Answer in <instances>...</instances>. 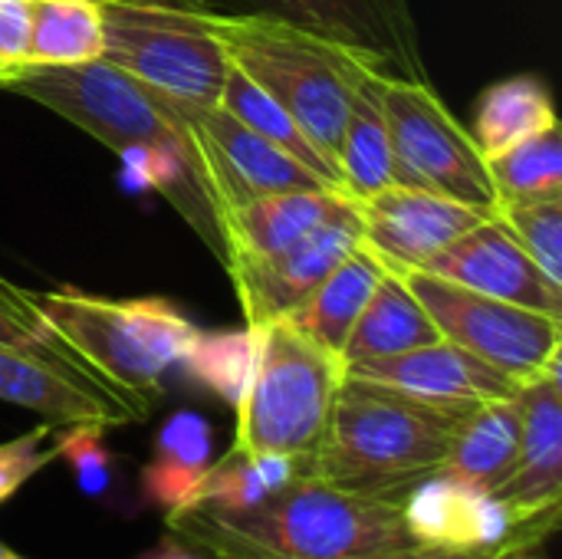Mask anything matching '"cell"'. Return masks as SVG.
Returning a JSON list of instances; mask_svg holds the SVG:
<instances>
[{
  "label": "cell",
  "mask_w": 562,
  "mask_h": 559,
  "mask_svg": "<svg viewBox=\"0 0 562 559\" xmlns=\"http://www.w3.org/2000/svg\"><path fill=\"white\" fill-rule=\"evenodd\" d=\"M211 425L198 412H175L161 425L151 461L142 471L145 497L165 511L181 507L211 468Z\"/></svg>",
  "instance_id": "cb8c5ba5"
},
{
  "label": "cell",
  "mask_w": 562,
  "mask_h": 559,
  "mask_svg": "<svg viewBox=\"0 0 562 559\" xmlns=\"http://www.w3.org/2000/svg\"><path fill=\"white\" fill-rule=\"evenodd\" d=\"M494 497L524 517L562 507V362L520 385V455Z\"/></svg>",
  "instance_id": "e0dca14e"
},
{
  "label": "cell",
  "mask_w": 562,
  "mask_h": 559,
  "mask_svg": "<svg viewBox=\"0 0 562 559\" xmlns=\"http://www.w3.org/2000/svg\"><path fill=\"white\" fill-rule=\"evenodd\" d=\"M385 260L362 241L352 254H346V260L283 320H290L300 333H306L313 343H319L323 349L342 356V346L356 326V320L362 316L372 290L379 287V280L385 277Z\"/></svg>",
  "instance_id": "ffe728a7"
},
{
  "label": "cell",
  "mask_w": 562,
  "mask_h": 559,
  "mask_svg": "<svg viewBox=\"0 0 562 559\" xmlns=\"http://www.w3.org/2000/svg\"><path fill=\"white\" fill-rule=\"evenodd\" d=\"M336 165L342 191L356 201L392 185V138L382 105V69L366 59H356L352 69V102Z\"/></svg>",
  "instance_id": "d6986e66"
},
{
  "label": "cell",
  "mask_w": 562,
  "mask_h": 559,
  "mask_svg": "<svg viewBox=\"0 0 562 559\" xmlns=\"http://www.w3.org/2000/svg\"><path fill=\"white\" fill-rule=\"evenodd\" d=\"M99 3H102V0H99Z\"/></svg>",
  "instance_id": "74e56055"
},
{
  "label": "cell",
  "mask_w": 562,
  "mask_h": 559,
  "mask_svg": "<svg viewBox=\"0 0 562 559\" xmlns=\"http://www.w3.org/2000/svg\"><path fill=\"white\" fill-rule=\"evenodd\" d=\"M49 329L99 379L148 415L165 376L181 366L198 326L168 297H99L59 287L36 297Z\"/></svg>",
  "instance_id": "3957f363"
},
{
  "label": "cell",
  "mask_w": 562,
  "mask_h": 559,
  "mask_svg": "<svg viewBox=\"0 0 562 559\" xmlns=\"http://www.w3.org/2000/svg\"><path fill=\"white\" fill-rule=\"evenodd\" d=\"M33 0H0V72L30 59Z\"/></svg>",
  "instance_id": "836d02e7"
},
{
  "label": "cell",
  "mask_w": 562,
  "mask_h": 559,
  "mask_svg": "<svg viewBox=\"0 0 562 559\" xmlns=\"http://www.w3.org/2000/svg\"><path fill=\"white\" fill-rule=\"evenodd\" d=\"M102 425H66L59 428V458L72 465L76 484L86 497H105L115 481V461L105 448Z\"/></svg>",
  "instance_id": "1f68e13d"
},
{
  "label": "cell",
  "mask_w": 562,
  "mask_h": 559,
  "mask_svg": "<svg viewBox=\"0 0 562 559\" xmlns=\"http://www.w3.org/2000/svg\"><path fill=\"white\" fill-rule=\"evenodd\" d=\"M517 455H520V392L514 399L477 405L458 428L441 471L481 494H494L510 478Z\"/></svg>",
  "instance_id": "7402d4cb"
},
{
  "label": "cell",
  "mask_w": 562,
  "mask_h": 559,
  "mask_svg": "<svg viewBox=\"0 0 562 559\" xmlns=\"http://www.w3.org/2000/svg\"><path fill=\"white\" fill-rule=\"evenodd\" d=\"M352 194L342 188H296L254 198L217 217L224 244V270L237 264H257L286 254L306 234H313L333 211Z\"/></svg>",
  "instance_id": "ac0fdd59"
},
{
  "label": "cell",
  "mask_w": 562,
  "mask_h": 559,
  "mask_svg": "<svg viewBox=\"0 0 562 559\" xmlns=\"http://www.w3.org/2000/svg\"><path fill=\"white\" fill-rule=\"evenodd\" d=\"M441 339L468 349L517 382H530L562 359V320L464 290L425 270L405 273Z\"/></svg>",
  "instance_id": "9c48e42d"
},
{
  "label": "cell",
  "mask_w": 562,
  "mask_h": 559,
  "mask_svg": "<svg viewBox=\"0 0 562 559\" xmlns=\"http://www.w3.org/2000/svg\"><path fill=\"white\" fill-rule=\"evenodd\" d=\"M494 217L514 234L540 273L562 287V194L533 201H501Z\"/></svg>",
  "instance_id": "f546056e"
},
{
  "label": "cell",
  "mask_w": 562,
  "mask_h": 559,
  "mask_svg": "<svg viewBox=\"0 0 562 559\" xmlns=\"http://www.w3.org/2000/svg\"><path fill=\"white\" fill-rule=\"evenodd\" d=\"M207 23L231 66L277 99L300 122L316 152L339 171V138L352 102V69L359 56L270 20L207 13Z\"/></svg>",
  "instance_id": "8992f818"
},
{
  "label": "cell",
  "mask_w": 562,
  "mask_h": 559,
  "mask_svg": "<svg viewBox=\"0 0 562 559\" xmlns=\"http://www.w3.org/2000/svg\"><path fill=\"white\" fill-rule=\"evenodd\" d=\"M352 559H520L514 547H431V544H402Z\"/></svg>",
  "instance_id": "e575fe53"
},
{
  "label": "cell",
  "mask_w": 562,
  "mask_h": 559,
  "mask_svg": "<svg viewBox=\"0 0 562 559\" xmlns=\"http://www.w3.org/2000/svg\"><path fill=\"white\" fill-rule=\"evenodd\" d=\"M346 372L356 379H369V382L418 395V399L458 402V405H484L497 399H514L524 385L448 339H438V343H428L398 356H385V359L352 362L346 366Z\"/></svg>",
  "instance_id": "2e32d148"
},
{
  "label": "cell",
  "mask_w": 562,
  "mask_h": 559,
  "mask_svg": "<svg viewBox=\"0 0 562 559\" xmlns=\"http://www.w3.org/2000/svg\"><path fill=\"white\" fill-rule=\"evenodd\" d=\"M138 559H214L207 550H201V547H194V544H188V540H181V537H175V534H168L158 547H151L148 554H142Z\"/></svg>",
  "instance_id": "d590c367"
},
{
  "label": "cell",
  "mask_w": 562,
  "mask_h": 559,
  "mask_svg": "<svg viewBox=\"0 0 562 559\" xmlns=\"http://www.w3.org/2000/svg\"><path fill=\"white\" fill-rule=\"evenodd\" d=\"M102 56L184 109L221 99L231 59L188 0H102Z\"/></svg>",
  "instance_id": "52a82bcc"
},
{
  "label": "cell",
  "mask_w": 562,
  "mask_h": 559,
  "mask_svg": "<svg viewBox=\"0 0 562 559\" xmlns=\"http://www.w3.org/2000/svg\"><path fill=\"white\" fill-rule=\"evenodd\" d=\"M0 92L46 105L115 155L132 148H161L198 165V148L191 138L194 109L165 99L105 59L20 63L0 72Z\"/></svg>",
  "instance_id": "277c9868"
},
{
  "label": "cell",
  "mask_w": 562,
  "mask_h": 559,
  "mask_svg": "<svg viewBox=\"0 0 562 559\" xmlns=\"http://www.w3.org/2000/svg\"><path fill=\"white\" fill-rule=\"evenodd\" d=\"M254 359H257V333L250 326L221 329V333L198 329L181 366L188 369V376H194L204 389H211L237 412L254 376Z\"/></svg>",
  "instance_id": "f1b7e54d"
},
{
  "label": "cell",
  "mask_w": 562,
  "mask_h": 559,
  "mask_svg": "<svg viewBox=\"0 0 562 559\" xmlns=\"http://www.w3.org/2000/svg\"><path fill=\"white\" fill-rule=\"evenodd\" d=\"M165 527L214 559H352L415 544L405 530L402 501L346 491L310 474L237 511L171 507Z\"/></svg>",
  "instance_id": "6da1fadb"
},
{
  "label": "cell",
  "mask_w": 562,
  "mask_h": 559,
  "mask_svg": "<svg viewBox=\"0 0 562 559\" xmlns=\"http://www.w3.org/2000/svg\"><path fill=\"white\" fill-rule=\"evenodd\" d=\"M303 474V465L283 455H247V451H227L221 461H211L198 488L184 504H214V507H250L273 491L286 488Z\"/></svg>",
  "instance_id": "484cf974"
},
{
  "label": "cell",
  "mask_w": 562,
  "mask_h": 559,
  "mask_svg": "<svg viewBox=\"0 0 562 559\" xmlns=\"http://www.w3.org/2000/svg\"><path fill=\"white\" fill-rule=\"evenodd\" d=\"M0 402L36 412L49 425H102L119 428L142 422L145 412L135 409L122 392L99 379L89 366L69 356L3 346L0 343Z\"/></svg>",
  "instance_id": "7c38bea8"
},
{
  "label": "cell",
  "mask_w": 562,
  "mask_h": 559,
  "mask_svg": "<svg viewBox=\"0 0 562 559\" xmlns=\"http://www.w3.org/2000/svg\"><path fill=\"white\" fill-rule=\"evenodd\" d=\"M362 241L385 260L389 270L408 273L422 270L435 254L481 224L484 211L445 198L438 191L385 185L375 194L359 201Z\"/></svg>",
  "instance_id": "5bb4252c"
},
{
  "label": "cell",
  "mask_w": 562,
  "mask_h": 559,
  "mask_svg": "<svg viewBox=\"0 0 562 559\" xmlns=\"http://www.w3.org/2000/svg\"><path fill=\"white\" fill-rule=\"evenodd\" d=\"M382 105L389 119L395 185L438 191L484 214L497 211L501 198L484 152L428 79L382 72Z\"/></svg>",
  "instance_id": "ba28073f"
},
{
  "label": "cell",
  "mask_w": 562,
  "mask_h": 559,
  "mask_svg": "<svg viewBox=\"0 0 562 559\" xmlns=\"http://www.w3.org/2000/svg\"><path fill=\"white\" fill-rule=\"evenodd\" d=\"M59 458V425H36L20 438L0 445V504L10 501L30 478Z\"/></svg>",
  "instance_id": "d6a6232c"
},
{
  "label": "cell",
  "mask_w": 562,
  "mask_h": 559,
  "mask_svg": "<svg viewBox=\"0 0 562 559\" xmlns=\"http://www.w3.org/2000/svg\"><path fill=\"white\" fill-rule=\"evenodd\" d=\"M359 244H362L359 201L346 198L329 221H323L286 254L231 267L227 277L237 290L247 326L260 329L270 320L290 316Z\"/></svg>",
  "instance_id": "4fadbf2b"
},
{
  "label": "cell",
  "mask_w": 562,
  "mask_h": 559,
  "mask_svg": "<svg viewBox=\"0 0 562 559\" xmlns=\"http://www.w3.org/2000/svg\"><path fill=\"white\" fill-rule=\"evenodd\" d=\"M474 409L418 399L346 372L306 474L346 491L402 501L441 471L458 428Z\"/></svg>",
  "instance_id": "7a4b0ae2"
},
{
  "label": "cell",
  "mask_w": 562,
  "mask_h": 559,
  "mask_svg": "<svg viewBox=\"0 0 562 559\" xmlns=\"http://www.w3.org/2000/svg\"><path fill=\"white\" fill-rule=\"evenodd\" d=\"M0 343L3 346H23V349H43V353L76 359V353L43 320L36 293L23 290L20 283H13L7 277H0Z\"/></svg>",
  "instance_id": "4dcf8cb0"
},
{
  "label": "cell",
  "mask_w": 562,
  "mask_h": 559,
  "mask_svg": "<svg viewBox=\"0 0 562 559\" xmlns=\"http://www.w3.org/2000/svg\"><path fill=\"white\" fill-rule=\"evenodd\" d=\"M553 125H560V119L547 82L533 72H517L481 92L471 135L484 158H491Z\"/></svg>",
  "instance_id": "603a6c76"
},
{
  "label": "cell",
  "mask_w": 562,
  "mask_h": 559,
  "mask_svg": "<svg viewBox=\"0 0 562 559\" xmlns=\"http://www.w3.org/2000/svg\"><path fill=\"white\" fill-rule=\"evenodd\" d=\"M491 181L501 201H533L562 194L560 125L543 128L487 158Z\"/></svg>",
  "instance_id": "83f0119b"
},
{
  "label": "cell",
  "mask_w": 562,
  "mask_h": 559,
  "mask_svg": "<svg viewBox=\"0 0 562 559\" xmlns=\"http://www.w3.org/2000/svg\"><path fill=\"white\" fill-rule=\"evenodd\" d=\"M102 56L99 0H33L26 63H89Z\"/></svg>",
  "instance_id": "4316f807"
},
{
  "label": "cell",
  "mask_w": 562,
  "mask_h": 559,
  "mask_svg": "<svg viewBox=\"0 0 562 559\" xmlns=\"http://www.w3.org/2000/svg\"><path fill=\"white\" fill-rule=\"evenodd\" d=\"M217 16H254L326 40L389 76L428 79L408 0H188Z\"/></svg>",
  "instance_id": "30bf717a"
},
{
  "label": "cell",
  "mask_w": 562,
  "mask_h": 559,
  "mask_svg": "<svg viewBox=\"0 0 562 559\" xmlns=\"http://www.w3.org/2000/svg\"><path fill=\"white\" fill-rule=\"evenodd\" d=\"M217 105L227 109L234 119H240L257 135H263L267 142H273L277 148H283L286 155H293L310 171H316L326 181H333L336 188H342L339 171L316 152V145L306 138V132L300 128V122L277 99H270L257 82H250L237 66L227 69V79H224V89H221Z\"/></svg>",
  "instance_id": "d4e9b609"
},
{
  "label": "cell",
  "mask_w": 562,
  "mask_h": 559,
  "mask_svg": "<svg viewBox=\"0 0 562 559\" xmlns=\"http://www.w3.org/2000/svg\"><path fill=\"white\" fill-rule=\"evenodd\" d=\"M422 270L451 280L464 290L530 306L562 320V287L550 283L540 273V267L527 257V250L494 214L474 224L441 254H435Z\"/></svg>",
  "instance_id": "9a60e30c"
},
{
  "label": "cell",
  "mask_w": 562,
  "mask_h": 559,
  "mask_svg": "<svg viewBox=\"0 0 562 559\" xmlns=\"http://www.w3.org/2000/svg\"><path fill=\"white\" fill-rule=\"evenodd\" d=\"M0 559H26V557H20L16 550H10L7 544H0Z\"/></svg>",
  "instance_id": "8d00e7d4"
},
{
  "label": "cell",
  "mask_w": 562,
  "mask_h": 559,
  "mask_svg": "<svg viewBox=\"0 0 562 559\" xmlns=\"http://www.w3.org/2000/svg\"><path fill=\"white\" fill-rule=\"evenodd\" d=\"M441 333L422 300L412 293L405 273L385 270L379 287L372 290L362 316L356 320L346 346H342V362H369V359H385L398 356L428 343H438Z\"/></svg>",
  "instance_id": "44dd1931"
},
{
  "label": "cell",
  "mask_w": 562,
  "mask_h": 559,
  "mask_svg": "<svg viewBox=\"0 0 562 559\" xmlns=\"http://www.w3.org/2000/svg\"><path fill=\"white\" fill-rule=\"evenodd\" d=\"M191 138L214 217L277 191L336 188L221 105L191 112Z\"/></svg>",
  "instance_id": "8fae6325"
},
{
  "label": "cell",
  "mask_w": 562,
  "mask_h": 559,
  "mask_svg": "<svg viewBox=\"0 0 562 559\" xmlns=\"http://www.w3.org/2000/svg\"><path fill=\"white\" fill-rule=\"evenodd\" d=\"M254 333L257 359L244 402L237 405V435L231 448L293 458L306 474L346 379V362L300 333L290 320H270Z\"/></svg>",
  "instance_id": "5b68a950"
}]
</instances>
